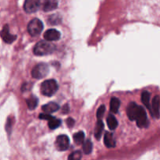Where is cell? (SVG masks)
I'll use <instances>...</instances> for the list:
<instances>
[{
    "label": "cell",
    "instance_id": "cell-1",
    "mask_svg": "<svg viewBox=\"0 0 160 160\" xmlns=\"http://www.w3.org/2000/svg\"><path fill=\"white\" fill-rule=\"evenodd\" d=\"M56 49V46L46 41H40L35 45L34 53L37 56H45L52 54Z\"/></svg>",
    "mask_w": 160,
    "mask_h": 160
},
{
    "label": "cell",
    "instance_id": "cell-2",
    "mask_svg": "<svg viewBox=\"0 0 160 160\" xmlns=\"http://www.w3.org/2000/svg\"><path fill=\"white\" fill-rule=\"evenodd\" d=\"M58 84L53 79L47 80L43 82L41 85V92L45 96H53L58 90Z\"/></svg>",
    "mask_w": 160,
    "mask_h": 160
},
{
    "label": "cell",
    "instance_id": "cell-3",
    "mask_svg": "<svg viewBox=\"0 0 160 160\" xmlns=\"http://www.w3.org/2000/svg\"><path fill=\"white\" fill-rule=\"evenodd\" d=\"M43 30V24L39 19L34 18L28 24L27 31L32 37L38 36Z\"/></svg>",
    "mask_w": 160,
    "mask_h": 160
},
{
    "label": "cell",
    "instance_id": "cell-4",
    "mask_svg": "<svg viewBox=\"0 0 160 160\" xmlns=\"http://www.w3.org/2000/svg\"><path fill=\"white\" fill-rule=\"evenodd\" d=\"M49 71V69L48 65L45 63H40L34 67L31 71V74L34 78L41 79L47 76Z\"/></svg>",
    "mask_w": 160,
    "mask_h": 160
},
{
    "label": "cell",
    "instance_id": "cell-5",
    "mask_svg": "<svg viewBox=\"0 0 160 160\" xmlns=\"http://www.w3.org/2000/svg\"><path fill=\"white\" fill-rule=\"evenodd\" d=\"M70 146V140L67 135H63L57 137L56 141V147L59 151H66Z\"/></svg>",
    "mask_w": 160,
    "mask_h": 160
},
{
    "label": "cell",
    "instance_id": "cell-6",
    "mask_svg": "<svg viewBox=\"0 0 160 160\" xmlns=\"http://www.w3.org/2000/svg\"><path fill=\"white\" fill-rule=\"evenodd\" d=\"M136 121L137 125H138V127L140 128L148 127V124H149V122H148V118H147V114L146 112H145V109H144L142 106H140L139 113H138V116Z\"/></svg>",
    "mask_w": 160,
    "mask_h": 160
},
{
    "label": "cell",
    "instance_id": "cell-7",
    "mask_svg": "<svg viewBox=\"0 0 160 160\" xmlns=\"http://www.w3.org/2000/svg\"><path fill=\"white\" fill-rule=\"evenodd\" d=\"M139 110L140 106H138L135 102H131L127 108V114L128 118L131 121L136 120L139 113Z\"/></svg>",
    "mask_w": 160,
    "mask_h": 160
},
{
    "label": "cell",
    "instance_id": "cell-8",
    "mask_svg": "<svg viewBox=\"0 0 160 160\" xmlns=\"http://www.w3.org/2000/svg\"><path fill=\"white\" fill-rule=\"evenodd\" d=\"M41 2L38 0H27L24 4V10L28 14H32L39 10Z\"/></svg>",
    "mask_w": 160,
    "mask_h": 160
},
{
    "label": "cell",
    "instance_id": "cell-9",
    "mask_svg": "<svg viewBox=\"0 0 160 160\" xmlns=\"http://www.w3.org/2000/svg\"><path fill=\"white\" fill-rule=\"evenodd\" d=\"M0 35H1L2 39L7 44H11L17 39V35H14L10 33V27H9L8 24H6L4 26L2 31L0 33Z\"/></svg>",
    "mask_w": 160,
    "mask_h": 160
},
{
    "label": "cell",
    "instance_id": "cell-10",
    "mask_svg": "<svg viewBox=\"0 0 160 160\" xmlns=\"http://www.w3.org/2000/svg\"><path fill=\"white\" fill-rule=\"evenodd\" d=\"M160 100L159 97L158 96H155L152 99V110H151V114L153 117L158 119L160 117Z\"/></svg>",
    "mask_w": 160,
    "mask_h": 160
},
{
    "label": "cell",
    "instance_id": "cell-11",
    "mask_svg": "<svg viewBox=\"0 0 160 160\" xmlns=\"http://www.w3.org/2000/svg\"><path fill=\"white\" fill-rule=\"evenodd\" d=\"M60 36L61 34L60 31L56 29H49L44 33V37L49 41L59 40L60 38Z\"/></svg>",
    "mask_w": 160,
    "mask_h": 160
},
{
    "label": "cell",
    "instance_id": "cell-12",
    "mask_svg": "<svg viewBox=\"0 0 160 160\" xmlns=\"http://www.w3.org/2000/svg\"><path fill=\"white\" fill-rule=\"evenodd\" d=\"M59 109H60V106L56 102H49L48 104L42 106V110L44 111L45 113H47V114H50L52 112H56Z\"/></svg>",
    "mask_w": 160,
    "mask_h": 160
},
{
    "label": "cell",
    "instance_id": "cell-13",
    "mask_svg": "<svg viewBox=\"0 0 160 160\" xmlns=\"http://www.w3.org/2000/svg\"><path fill=\"white\" fill-rule=\"evenodd\" d=\"M104 143L107 148H114L116 146V141L112 133L106 132L104 136Z\"/></svg>",
    "mask_w": 160,
    "mask_h": 160
},
{
    "label": "cell",
    "instance_id": "cell-14",
    "mask_svg": "<svg viewBox=\"0 0 160 160\" xmlns=\"http://www.w3.org/2000/svg\"><path fill=\"white\" fill-rule=\"evenodd\" d=\"M58 6V2L56 0H48L44 2V6H43V10L45 12L48 11H53L57 8Z\"/></svg>",
    "mask_w": 160,
    "mask_h": 160
},
{
    "label": "cell",
    "instance_id": "cell-15",
    "mask_svg": "<svg viewBox=\"0 0 160 160\" xmlns=\"http://www.w3.org/2000/svg\"><path fill=\"white\" fill-rule=\"evenodd\" d=\"M110 111L112 113H117L120 106V101L116 97H112L110 100Z\"/></svg>",
    "mask_w": 160,
    "mask_h": 160
},
{
    "label": "cell",
    "instance_id": "cell-16",
    "mask_svg": "<svg viewBox=\"0 0 160 160\" xmlns=\"http://www.w3.org/2000/svg\"><path fill=\"white\" fill-rule=\"evenodd\" d=\"M103 130H104V123H103V122L101 119H98L96 129H95V137H96V139H100Z\"/></svg>",
    "mask_w": 160,
    "mask_h": 160
},
{
    "label": "cell",
    "instance_id": "cell-17",
    "mask_svg": "<svg viewBox=\"0 0 160 160\" xmlns=\"http://www.w3.org/2000/svg\"><path fill=\"white\" fill-rule=\"evenodd\" d=\"M150 93L147 91H144L142 93V102L147 108L150 110H152V106L150 105Z\"/></svg>",
    "mask_w": 160,
    "mask_h": 160
},
{
    "label": "cell",
    "instance_id": "cell-18",
    "mask_svg": "<svg viewBox=\"0 0 160 160\" xmlns=\"http://www.w3.org/2000/svg\"><path fill=\"white\" fill-rule=\"evenodd\" d=\"M107 124L108 127L110 130L112 131H114V130L116 129L118 126V122L116 120V117H115L113 115L109 114L107 117Z\"/></svg>",
    "mask_w": 160,
    "mask_h": 160
},
{
    "label": "cell",
    "instance_id": "cell-19",
    "mask_svg": "<svg viewBox=\"0 0 160 160\" xmlns=\"http://www.w3.org/2000/svg\"><path fill=\"white\" fill-rule=\"evenodd\" d=\"M26 102H27V105L28 106V109H31V110H33V109H34L37 107V103H38V99L35 96H31L28 99H27Z\"/></svg>",
    "mask_w": 160,
    "mask_h": 160
},
{
    "label": "cell",
    "instance_id": "cell-20",
    "mask_svg": "<svg viewBox=\"0 0 160 160\" xmlns=\"http://www.w3.org/2000/svg\"><path fill=\"white\" fill-rule=\"evenodd\" d=\"M73 141L77 145L84 144V133L83 131H79L77 133L74 134L73 135Z\"/></svg>",
    "mask_w": 160,
    "mask_h": 160
},
{
    "label": "cell",
    "instance_id": "cell-21",
    "mask_svg": "<svg viewBox=\"0 0 160 160\" xmlns=\"http://www.w3.org/2000/svg\"><path fill=\"white\" fill-rule=\"evenodd\" d=\"M92 148H93V145H92V142H91L90 140H87V141L84 142L83 151L84 154H86V155L90 154L92 152Z\"/></svg>",
    "mask_w": 160,
    "mask_h": 160
},
{
    "label": "cell",
    "instance_id": "cell-22",
    "mask_svg": "<svg viewBox=\"0 0 160 160\" xmlns=\"http://www.w3.org/2000/svg\"><path fill=\"white\" fill-rule=\"evenodd\" d=\"M60 124H61V120L60 119H57V118L53 117L49 121V127L52 130H54L56 128L59 127Z\"/></svg>",
    "mask_w": 160,
    "mask_h": 160
},
{
    "label": "cell",
    "instance_id": "cell-23",
    "mask_svg": "<svg viewBox=\"0 0 160 160\" xmlns=\"http://www.w3.org/2000/svg\"><path fill=\"white\" fill-rule=\"evenodd\" d=\"M82 154L80 151H75L72 152L68 157V160H80L81 159Z\"/></svg>",
    "mask_w": 160,
    "mask_h": 160
},
{
    "label": "cell",
    "instance_id": "cell-24",
    "mask_svg": "<svg viewBox=\"0 0 160 160\" xmlns=\"http://www.w3.org/2000/svg\"><path fill=\"white\" fill-rule=\"evenodd\" d=\"M13 123H14V119L11 117H8L6 124V130L7 133H8L9 135H10L11 131H12Z\"/></svg>",
    "mask_w": 160,
    "mask_h": 160
},
{
    "label": "cell",
    "instance_id": "cell-25",
    "mask_svg": "<svg viewBox=\"0 0 160 160\" xmlns=\"http://www.w3.org/2000/svg\"><path fill=\"white\" fill-rule=\"evenodd\" d=\"M105 112H106V107H105L104 105H102L101 106H99V108L97 110V112H96V116H97L98 119H102V116H104Z\"/></svg>",
    "mask_w": 160,
    "mask_h": 160
},
{
    "label": "cell",
    "instance_id": "cell-26",
    "mask_svg": "<svg viewBox=\"0 0 160 160\" xmlns=\"http://www.w3.org/2000/svg\"><path fill=\"white\" fill-rule=\"evenodd\" d=\"M53 117V116H52L50 114H47V113H41V114L39 115L40 119H46V120H49V121Z\"/></svg>",
    "mask_w": 160,
    "mask_h": 160
},
{
    "label": "cell",
    "instance_id": "cell-27",
    "mask_svg": "<svg viewBox=\"0 0 160 160\" xmlns=\"http://www.w3.org/2000/svg\"><path fill=\"white\" fill-rule=\"evenodd\" d=\"M66 123H67V126H68L69 127H72L74 125L75 121H74V119H72V118H68V119L66 120Z\"/></svg>",
    "mask_w": 160,
    "mask_h": 160
},
{
    "label": "cell",
    "instance_id": "cell-28",
    "mask_svg": "<svg viewBox=\"0 0 160 160\" xmlns=\"http://www.w3.org/2000/svg\"><path fill=\"white\" fill-rule=\"evenodd\" d=\"M63 113H67V112H69V106H68V105H65V106H63Z\"/></svg>",
    "mask_w": 160,
    "mask_h": 160
}]
</instances>
